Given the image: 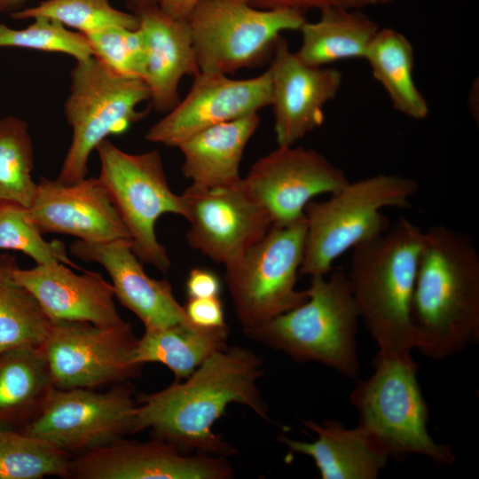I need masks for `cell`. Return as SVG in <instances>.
<instances>
[{
	"mask_svg": "<svg viewBox=\"0 0 479 479\" xmlns=\"http://www.w3.org/2000/svg\"><path fill=\"white\" fill-rule=\"evenodd\" d=\"M27 0H0V11L15 9ZM132 6L146 4H156V0H129Z\"/></svg>",
	"mask_w": 479,
	"mask_h": 479,
	"instance_id": "obj_39",
	"label": "cell"
},
{
	"mask_svg": "<svg viewBox=\"0 0 479 479\" xmlns=\"http://www.w3.org/2000/svg\"><path fill=\"white\" fill-rule=\"evenodd\" d=\"M34 150L26 122L13 116L0 119V204L28 208L37 183L32 178Z\"/></svg>",
	"mask_w": 479,
	"mask_h": 479,
	"instance_id": "obj_29",
	"label": "cell"
},
{
	"mask_svg": "<svg viewBox=\"0 0 479 479\" xmlns=\"http://www.w3.org/2000/svg\"><path fill=\"white\" fill-rule=\"evenodd\" d=\"M70 252L84 262L100 264L112 280L114 297L133 312L145 328L192 324L166 279L150 278L132 250L131 240L106 242L75 240Z\"/></svg>",
	"mask_w": 479,
	"mask_h": 479,
	"instance_id": "obj_19",
	"label": "cell"
},
{
	"mask_svg": "<svg viewBox=\"0 0 479 479\" xmlns=\"http://www.w3.org/2000/svg\"><path fill=\"white\" fill-rule=\"evenodd\" d=\"M53 387L41 346L23 345L1 352L0 421L30 420Z\"/></svg>",
	"mask_w": 479,
	"mask_h": 479,
	"instance_id": "obj_27",
	"label": "cell"
},
{
	"mask_svg": "<svg viewBox=\"0 0 479 479\" xmlns=\"http://www.w3.org/2000/svg\"><path fill=\"white\" fill-rule=\"evenodd\" d=\"M27 27L11 28L0 24V47H16L70 55L86 60L93 51L80 32L70 31L60 22L38 17Z\"/></svg>",
	"mask_w": 479,
	"mask_h": 479,
	"instance_id": "obj_33",
	"label": "cell"
},
{
	"mask_svg": "<svg viewBox=\"0 0 479 479\" xmlns=\"http://www.w3.org/2000/svg\"><path fill=\"white\" fill-rule=\"evenodd\" d=\"M0 249L22 252L36 264L64 263L77 267L68 257L65 243L44 240L27 208L14 204H0Z\"/></svg>",
	"mask_w": 479,
	"mask_h": 479,
	"instance_id": "obj_32",
	"label": "cell"
},
{
	"mask_svg": "<svg viewBox=\"0 0 479 479\" xmlns=\"http://www.w3.org/2000/svg\"><path fill=\"white\" fill-rule=\"evenodd\" d=\"M260 124L258 113L209 127L184 141L182 173L199 187L240 182L244 150Z\"/></svg>",
	"mask_w": 479,
	"mask_h": 479,
	"instance_id": "obj_23",
	"label": "cell"
},
{
	"mask_svg": "<svg viewBox=\"0 0 479 479\" xmlns=\"http://www.w3.org/2000/svg\"><path fill=\"white\" fill-rule=\"evenodd\" d=\"M375 1H376V4H387L394 3L397 0H375Z\"/></svg>",
	"mask_w": 479,
	"mask_h": 479,
	"instance_id": "obj_40",
	"label": "cell"
},
{
	"mask_svg": "<svg viewBox=\"0 0 479 479\" xmlns=\"http://www.w3.org/2000/svg\"><path fill=\"white\" fill-rule=\"evenodd\" d=\"M27 212L42 234H67L87 242L131 240L98 177L73 184L42 177Z\"/></svg>",
	"mask_w": 479,
	"mask_h": 479,
	"instance_id": "obj_18",
	"label": "cell"
},
{
	"mask_svg": "<svg viewBox=\"0 0 479 479\" xmlns=\"http://www.w3.org/2000/svg\"><path fill=\"white\" fill-rule=\"evenodd\" d=\"M320 19L305 21L300 28L302 43L294 52L304 64L326 67L347 59H365L379 31L377 24L361 9L328 7Z\"/></svg>",
	"mask_w": 479,
	"mask_h": 479,
	"instance_id": "obj_24",
	"label": "cell"
},
{
	"mask_svg": "<svg viewBox=\"0 0 479 479\" xmlns=\"http://www.w3.org/2000/svg\"><path fill=\"white\" fill-rule=\"evenodd\" d=\"M70 459L39 437L0 428V479L68 477Z\"/></svg>",
	"mask_w": 479,
	"mask_h": 479,
	"instance_id": "obj_30",
	"label": "cell"
},
{
	"mask_svg": "<svg viewBox=\"0 0 479 479\" xmlns=\"http://www.w3.org/2000/svg\"><path fill=\"white\" fill-rule=\"evenodd\" d=\"M304 13L262 10L245 0H202L187 20L200 73L228 75L272 56L278 38L300 30Z\"/></svg>",
	"mask_w": 479,
	"mask_h": 479,
	"instance_id": "obj_9",
	"label": "cell"
},
{
	"mask_svg": "<svg viewBox=\"0 0 479 479\" xmlns=\"http://www.w3.org/2000/svg\"><path fill=\"white\" fill-rule=\"evenodd\" d=\"M184 309L191 323L199 327L219 328L228 326L220 297L188 298Z\"/></svg>",
	"mask_w": 479,
	"mask_h": 479,
	"instance_id": "obj_36",
	"label": "cell"
},
{
	"mask_svg": "<svg viewBox=\"0 0 479 479\" xmlns=\"http://www.w3.org/2000/svg\"><path fill=\"white\" fill-rule=\"evenodd\" d=\"M306 236L304 216L287 224L271 225L243 256L225 267V281L244 330L256 327L308 299L297 290Z\"/></svg>",
	"mask_w": 479,
	"mask_h": 479,
	"instance_id": "obj_10",
	"label": "cell"
},
{
	"mask_svg": "<svg viewBox=\"0 0 479 479\" xmlns=\"http://www.w3.org/2000/svg\"><path fill=\"white\" fill-rule=\"evenodd\" d=\"M233 468L225 457L191 455L156 439L124 437L82 452L70 459L68 477L75 479H228Z\"/></svg>",
	"mask_w": 479,
	"mask_h": 479,
	"instance_id": "obj_16",
	"label": "cell"
},
{
	"mask_svg": "<svg viewBox=\"0 0 479 479\" xmlns=\"http://www.w3.org/2000/svg\"><path fill=\"white\" fill-rule=\"evenodd\" d=\"M278 145H294L324 122L325 105L340 90L342 75L326 67H311L292 52L280 35L268 68Z\"/></svg>",
	"mask_w": 479,
	"mask_h": 479,
	"instance_id": "obj_17",
	"label": "cell"
},
{
	"mask_svg": "<svg viewBox=\"0 0 479 479\" xmlns=\"http://www.w3.org/2000/svg\"><path fill=\"white\" fill-rule=\"evenodd\" d=\"M14 255H0V353L23 345L41 346L51 321L35 297L14 278Z\"/></svg>",
	"mask_w": 479,
	"mask_h": 479,
	"instance_id": "obj_28",
	"label": "cell"
},
{
	"mask_svg": "<svg viewBox=\"0 0 479 479\" xmlns=\"http://www.w3.org/2000/svg\"><path fill=\"white\" fill-rule=\"evenodd\" d=\"M129 381L106 392L53 387L23 432L69 453L135 434L137 399Z\"/></svg>",
	"mask_w": 479,
	"mask_h": 479,
	"instance_id": "obj_11",
	"label": "cell"
},
{
	"mask_svg": "<svg viewBox=\"0 0 479 479\" xmlns=\"http://www.w3.org/2000/svg\"><path fill=\"white\" fill-rule=\"evenodd\" d=\"M11 16L16 20H54L83 35L111 27L138 28L135 14L114 8L109 0H45L38 5L14 11Z\"/></svg>",
	"mask_w": 479,
	"mask_h": 479,
	"instance_id": "obj_31",
	"label": "cell"
},
{
	"mask_svg": "<svg viewBox=\"0 0 479 479\" xmlns=\"http://www.w3.org/2000/svg\"><path fill=\"white\" fill-rule=\"evenodd\" d=\"M261 358L251 349L227 346L205 360L186 379L137 398L135 432L150 429L156 439L185 452L231 456L238 451L213 431L227 406L237 403L269 420L257 381Z\"/></svg>",
	"mask_w": 479,
	"mask_h": 479,
	"instance_id": "obj_1",
	"label": "cell"
},
{
	"mask_svg": "<svg viewBox=\"0 0 479 479\" xmlns=\"http://www.w3.org/2000/svg\"><path fill=\"white\" fill-rule=\"evenodd\" d=\"M374 372L357 381L350 394L362 427L389 458L420 455L443 466L456 457L450 446L439 444L428 429V407L423 397L414 359L375 356Z\"/></svg>",
	"mask_w": 479,
	"mask_h": 479,
	"instance_id": "obj_6",
	"label": "cell"
},
{
	"mask_svg": "<svg viewBox=\"0 0 479 479\" xmlns=\"http://www.w3.org/2000/svg\"><path fill=\"white\" fill-rule=\"evenodd\" d=\"M137 338L123 320L113 326L81 321H51L41 345L53 386L92 389L137 377L143 365L135 361Z\"/></svg>",
	"mask_w": 479,
	"mask_h": 479,
	"instance_id": "obj_12",
	"label": "cell"
},
{
	"mask_svg": "<svg viewBox=\"0 0 479 479\" xmlns=\"http://www.w3.org/2000/svg\"><path fill=\"white\" fill-rule=\"evenodd\" d=\"M145 47L144 81L153 108L168 113L179 101L178 84L185 75L200 73L187 20L162 12L157 4L133 6Z\"/></svg>",
	"mask_w": 479,
	"mask_h": 479,
	"instance_id": "obj_21",
	"label": "cell"
},
{
	"mask_svg": "<svg viewBox=\"0 0 479 479\" xmlns=\"http://www.w3.org/2000/svg\"><path fill=\"white\" fill-rule=\"evenodd\" d=\"M100 161L98 179L128 229L132 250L142 263L161 272L170 267L168 251L155 233L164 214L186 216L184 198L169 187L158 151L129 153L107 138L96 148Z\"/></svg>",
	"mask_w": 479,
	"mask_h": 479,
	"instance_id": "obj_8",
	"label": "cell"
},
{
	"mask_svg": "<svg viewBox=\"0 0 479 479\" xmlns=\"http://www.w3.org/2000/svg\"><path fill=\"white\" fill-rule=\"evenodd\" d=\"M185 290L188 298L220 297L222 284L219 277L207 268H193L190 271Z\"/></svg>",
	"mask_w": 479,
	"mask_h": 479,
	"instance_id": "obj_37",
	"label": "cell"
},
{
	"mask_svg": "<svg viewBox=\"0 0 479 479\" xmlns=\"http://www.w3.org/2000/svg\"><path fill=\"white\" fill-rule=\"evenodd\" d=\"M271 105V75L247 79L200 73L183 100L154 123L145 138L177 147L192 136L217 124L233 121Z\"/></svg>",
	"mask_w": 479,
	"mask_h": 479,
	"instance_id": "obj_15",
	"label": "cell"
},
{
	"mask_svg": "<svg viewBox=\"0 0 479 479\" xmlns=\"http://www.w3.org/2000/svg\"><path fill=\"white\" fill-rule=\"evenodd\" d=\"M411 324L414 349L432 359L479 341V255L467 234L444 225L424 232Z\"/></svg>",
	"mask_w": 479,
	"mask_h": 479,
	"instance_id": "obj_2",
	"label": "cell"
},
{
	"mask_svg": "<svg viewBox=\"0 0 479 479\" xmlns=\"http://www.w3.org/2000/svg\"><path fill=\"white\" fill-rule=\"evenodd\" d=\"M365 59L397 111L415 120L427 118L428 102L413 79V48L403 34L392 28L379 29Z\"/></svg>",
	"mask_w": 479,
	"mask_h": 479,
	"instance_id": "obj_26",
	"label": "cell"
},
{
	"mask_svg": "<svg viewBox=\"0 0 479 479\" xmlns=\"http://www.w3.org/2000/svg\"><path fill=\"white\" fill-rule=\"evenodd\" d=\"M84 35L93 56L112 71L122 76L144 79L145 47L139 28L111 27Z\"/></svg>",
	"mask_w": 479,
	"mask_h": 479,
	"instance_id": "obj_34",
	"label": "cell"
},
{
	"mask_svg": "<svg viewBox=\"0 0 479 479\" xmlns=\"http://www.w3.org/2000/svg\"><path fill=\"white\" fill-rule=\"evenodd\" d=\"M202 0H156L157 5L172 18L187 20Z\"/></svg>",
	"mask_w": 479,
	"mask_h": 479,
	"instance_id": "obj_38",
	"label": "cell"
},
{
	"mask_svg": "<svg viewBox=\"0 0 479 479\" xmlns=\"http://www.w3.org/2000/svg\"><path fill=\"white\" fill-rule=\"evenodd\" d=\"M308 299L251 329L246 336L300 363L316 362L348 379L359 372L357 334L359 313L347 274L312 276Z\"/></svg>",
	"mask_w": 479,
	"mask_h": 479,
	"instance_id": "obj_4",
	"label": "cell"
},
{
	"mask_svg": "<svg viewBox=\"0 0 479 479\" xmlns=\"http://www.w3.org/2000/svg\"><path fill=\"white\" fill-rule=\"evenodd\" d=\"M424 232L399 217L382 234L352 249L349 284L376 356L412 358L411 302Z\"/></svg>",
	"mask_w": 479,
	"mask_h": 479,
	"instance_id": "obj_3",
	"label": "cell"
},
{
	"mask_svg": "<svg viewBox=\"0 0 479 479\" xmlns=\"http://www.w3.org/2000/svg\"><path fill=\"white\" fill-rule=\"evenodd\" d=\"M15 279L38 301L51 321H81L113 326L123 321L112 284L100 273L76 274L64 263L14 270Z\"/></svg>",
	"mask_w": 479,
	"mask_h": 479,
	"instance_id": "obj_20",
	"label": "cell"
},
{
	"mask_svg": "<svg viewBox=\"0 0 479 479\" xmlns=\"http://www.w3.org/2000/svg\"><path fill=\"white\" fill-rule=\"evenodd\" d=\"M317 435L313 442L286 436L279 440L291 452L310 457L322 479H376L386 467L389 455L362 427L346 428L342 422L326 420L318 424L302 420Z\"/></svg>",
	"mask_w": 479,
	"mask_h": 479,
	"instance_id": "obj_22",
	"label": "cell"
},
{
	"mask_svg": "<svg viewBox=\"0 0 479 479\" xmlns=\"http://www.w3.org/2000/svg\"><path fill=\"white\" fill-rule=\"evenodd\" d=\"M418 192L410 177L380 174L344 187L304 208L306 236L299 275L325 276L346 251L384 233L390 226L384 208H406Z\"/></svg>",
	"mask_w": 479,
	"mask_h": 479,
	"instance_id": "obj_5",
	"label": "cell"
},
{
	"mask_svg": "<svg viewBox=\"0 0 479 479\" xmlns=\"http://www.w3.org/2000/svg\"><path fill=\"white\" fill-rule=\"evenodd\" d=\"M229 326L202 328L177 324L145 328L137 339L135 361L143 365L160 363L174 374L176 381L186 379L214 353L227 347Z\"/></svg>",
	"mask_w": 479,
	"mask_h": 479,
	"instance_id": "obj_25",
	"label": "cell"
},
{
	"mask_svg": "<svg viewBox=\"0 0 479 479\" xmlns=\"http://www.w3.org/2000/svg\"><path fill=\"white\" fill-rule=\"evenodd\" d=\"M255 8L262 10L286 9L305 13L310 9L319 11L328 7L363 9L376 4L375 0H245Z\"/></svg>",
	"mask_w": 479,
	"mask_h": 479,
	"instance_id": "obj_35",
	"label": "cell"
},
{
	"mask_svg": "<svg viewBox=\"0 0 479 479\" xmlns=\"http://www.w3.org/2000/svg\"><path fill=\"white\" fill-rule=\"evenodd\" d=\"M182 196L189 222V246L224 266L243 256L272 225L244 178L226 186L191 185Z\"/></svg>",
	"mask_w": 479,
	"mask_h": 479,
	"instance_id": "obj_13",
	"label": "cell"
},
{
	"mask_svg": "<svg viewBox=\"0 0 479 479\" xmlns=\"http://www.w3.org/2000/svg\"><path fill=\"white\" fill-rule=\"evenodd\" d=\"M244 182L272 225H283L302 217L314 197L335 193L349 180L314 149L278 145L252 165Z\"/></svg>",
	"mask_w": 479,
	"mask_h": 479,
	"instance_id": "obj_14",
	"label": "cell"
},
{
	"mask_svg": "<svg viewBox=\"0 0 479 479\" xmlns=\"http://www.w3.org/2000/svg\"><path fill=\"white\" fill-rule=\"evenodd\" d=\"M145 100L150 92L143 79L120 75L94 56L76 61L64 107L72 140L57 179L73 184L85 178L91 153L140 120L144 114L137 106Z\"/></svg>",
	"mask_w": 479,
	"mask_h": 479,
	"instance_id": "obj_7",
	"label": "cell"
}]
</instances>
